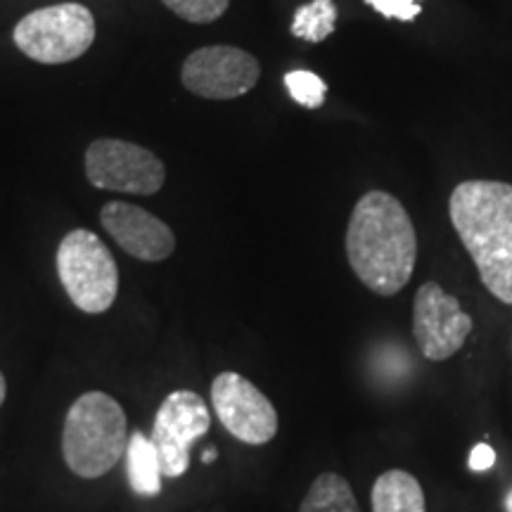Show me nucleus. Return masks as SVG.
<instances>
[{
	"instance_id": "6ab92c4d",
	"label": "nucleus",
	"mask_w": 512,
	"mask_h": 512,
	"mask_svg": "<svg viewBox=\"0 0 512 512\" xmlns=\"http://www.w3.org/2000/svg\"><path fill=\"white\" fill-rule=\"evenodd\" d=\"M496 463V451L489 444H477L470 453V470L486 472Z\"/></svg>"
},
{
	"instance_id": "a211bd4d",
	"label": "nucleus",
	"mask_w": 512,
	"mask_h": 512,
	"mask_svg": "<svg viewBox=\"0 0 512 512\" xmlns=\"http://www.w3.org/2000/svg\"><path fill=\"white\" fill-rule=\"evenodd\" d=\"M377 15L384 19H399V22H413L420 17L422 0H366Z\"/></svg>"
},
{
	"instance_id": "f03ea898",
	"label": "nucleus",
	"mask_w": 512,
	"mask_h": 512,
	"mask_svg": "<svg viewBox=\"0 0 512 512\" xmlns=\"http://www.w3.org/2000/svg\"><path fill=\"white\" fill-rule=\"evenodd\" d=\"M448 216L486 290L512 306V185L458 183L448 200Z\"/></svg>"
},
{
	"instance_id": "ddd939ff",
	"label": "nucleus",
	"mask_w": 512,
	"mask_h": 512,
	"mask_svg": "<svg viewBox=\"0 0 512 512\" xmlns=\"http://www.w3.org/2000/svg\"><path fill=\"white\" fill-rule=\"evenodd\" d=\"M126 472L128 484L138 496H159L162 494V460H159L157 446L143 432H133L126 446Z\"/></svg>"
},
{
	"instance_id": "2eb2a0df",
	"label": "nucleus",
	"mask_w": 512,
	"mask_h": 512,
	"mask_svg": "<svg viewBox=\"0 0 512 512\" xmlns=\"http://www.w3.org/2000/svg\"><path fill=\"white\" fill-rule=\"evenodd\" d=\"M337 24L335 0H311V3L297 8L292 19V36L304 38L309 43H323Z\"/></svg>"
},
{
	"instance_id": "dca6fc26",
	"label": "nucleus",
	"mask_w": 512,
	"mask_h": 512,
	"mask_svg": "<svg viewBox=\"0 0 512 512\" xmlns=\"http://www.w3.org/2000/svg\"><path fill=\"white\" fill-rule=\"evenodd\" d=\"M285 88L290 93V98L297 102V105L306 107V110H318L323 107L325 93H328V86L320 79L318 74L306 72V69H294V72L285 74Z\"/></svg>"
},
{
	"instance_id": "aec40b11",
	"label": "nucleus",
	"mask_w": 512,
	"mask_h": 512,
	"mask_svg": "<svg viewBox=\"0 0 512 512\" xmlns=\"http://www.w3.org/2000/svg\"><path fill=\"white\" fill-rule=\"evenodd\" d=\"M214 460H216V448H209V451L202 453V463H204V465L214 463Z\"/></svg>"
},
{
	"instance_id": "4468645a",
	"label": "nucleus",
	"mask_w": 512,
	"mask_h": 512,
	"mask_svg": "<svg viewBox=\"0 0 512 512\" xmlns=\"http://www.w3.org/2000/svg\"><path fill=\"white\" fill-rule=\"evenodd\" d=\"M299 512H361L347 479L337 472H323L313 479Z\"/></svg>"
},
{
	"instance_id": "6e6552de",
	"label": "nucleus",
	"mask_w": 512,
	"mask_h": 512,
	"mask_svg": "<svg viewBox=\"0 0 512 512\" xmlns=\"http://www.w3.org/2000/svg\"><path fill=\"white\" fill-rule=\"evenodd\" d=\"M475 320L437 283L420 285L413 302V337L427 361H448L465 347Z\"/></svg>"
},
{
	"instance_id": "f257e3e1",
	"label": "nucleus",
	"mask_w": 512,
	"mask_h": 512,
	"mask_svg": "<svg viewBox=\"0 0 512 512\" xmlns=\"http://www.w3.org/2000/svg\"><path fill=\"white\" fill-rule=\"evenodd\" d=\"M347 259L356 278L380 297H394L411 283L418 235L394 195L370 190L356 202L347 228Z\"/></svg>"
},
{
	"instance_id": "4be33fe9",
	"label": "nucleus",
	"mask_w": 512,
	"mask_h": 512,
	"mask_svg": "<svg viewBox=\"0 0 512 512\" xmlns=\"http://www.w3.org/2000/svg\"><path fill=\"white\" fill-rule=\"evenodd\" d=\"M505 512H512V489L505 494Z\"/></svg>"
},
{
	"instance_id": "f3484780",
	"label": "nucleus",
	"mask_w": 512,
	"mask_h": 512,
	"mask_svg": "<svg viewBox=\"0 0 512 512\" xmlns=\"http://www.w3.org/2000/svg\"><path fill=\"white\" fill-rule=\"evenodd\" d=\"M162 3L185 22L211 24L226 15L230 0H162Z\"/></svg>"
},
{
	"instance_id": "39448f33",
	"label": "nucleus",
	"mask_w": 512,
	"mask_h": 512,
	"mask_svg": "<svg viewBox=\"0 0 512 512\" xmlns=\"http://www.w3.org/2000/svg\"><path fill=\"white\" fill-rule=\"evenodd\" d=\"M15 43L41 64L79 60L95 41L93 12L81 3H60L29 12L15 27Z\"/></svg>"
},
{
	"instance_id": "423d86ee",
	"label": "nucleus",
	"mask_w": 512,
	"mask_h": 512,
	"mask_svg": "<svg viewBox=\"0 0 512 512\" xmlns=\"http://www.w3.org/2000/svg\"><path fill=\"white\" fill-rule=\"evenodd\" d=\"M86 178L100 190L155 195L166 181V169L162 159L147 147L100 138L86 150Z\"/></svg>"
},
{
	"instance_id": "20e7f679",
	"label": "nucleus",
	"mask_w": 512,
	"mask_h": 512,
	"mask_svg": "<svg viewBox=\"0 0 512 512\" xmlns=\"http://www.w3.org/2000/svg\"><path fill=\"white\" fill-rule=\"evenodd\" d=\"M57 275L81 311L105 313L117 299V261L93 230L76 228L64 235L57 249Z\"/></svg>"
},
{
	"instance_id": "1a4fd4ad",
	"label": "nucleus",
	"mask_w": 512,
	"mask_h": 512,
	"mask_svg": "<svg viewBox=\"0 0 512 512\" xmlns=\"http://www.w3.org/2000/svg\"><path fill=\"white\" fill-rule=\"evenodd\" d=\"M216 418L238 441L268 444L278 434V411L256 384L238 373H221L211 384Z\"/></svg>"
},
{
	"instance_id": "9d476101",
	"label": "nucleus",
	"mask_w": 512,
	"mask_h": 512,
	"mask_svg": "<svg viewBox=\"0 0 512 512\" xmlns=\"http://www.w3.org/2000/svg\"><path fill=\"white\" fill-rule=\"evenodd\" d=\"M261 76L254 55L233 46H207L183 62L181 81L192 95L207 100H233L252 91Z\"/></svg>"
},
{
	"instance_id": "7ed1b4c3",
	"label": "nucleus",
	"mask_w": 512,
	"mask_h": 512,
	"mask_svg": "<svg viewBox=\"0 0 512 512\" xmlns=\"http://www.w3.org/2000/svg\"><path fill=\"white\" fill-rule=\"evenodd\" d=\"M128 422L117 399L88 392L74 401L64 420L62 453L69 470L83 479H98L126 456Z\"/></svg>"
},
{
	"instance_id": "0eeeda50",
	"label": "nucleus",
	"mask_w": 512,
	"mask_h": 512,
	"mask_svg": "<svg viewBox=\"0 0 512 512\" xmlns=\"http://www.w3.org/2000/svg\"><path fill=\"white\" fill-rule=\"evenodd\" d=\"M209 408L200 394L178 389L159 406L152 444L157 446L164 477H183L190 467V448L209 432Z\"/></svg>"
},
{
	"instance_id": "9b49d317",
	"label": "nucleus",
	"mask_w": 512,
	"mask_h": 512,
	"mask_svg": "<svg viewBox=\"0 0 512 512\" xmlns=\"http://www.w3.org/2000/svg\"><path fill=\"white\" fill-rule=\"evenodd\" d=\"M100 221L114 242L140 261H164L174 254V230L143 207L128 202H110L102 207Z\"/></svg>"
},
{
	"instance_id": "f8f14e48",
	"label": "nucleus",
	"mask_w": 512,
	"mask_h": 512,
	"mask_svg": "<svg viewBox=\"0 0 512 512\" xmlns=\"http://www.w3.org/2000/svg\"><path fill=\"white\" fill-rule=\"evenodd\" d=\"M373 512H425V494L411 472L387 470L375 479L370 494Z\"/></svg>"
},
{
	"instance_id": "412c9836",
	"label": "nucleus",
	"mask_w": 512,
	"mask_h": 512,
	"mask_svg": "<svg viewBox=\"0 0 512 512\" xmlns=\"http://www.w3.org/2000/svg\"><path fill=\"white\" fill-rule=\"evenodd\" d=\"M5 394H8V384H5V377H3V373H0V406H3Z\"/></svg>"
}]
</instances>
